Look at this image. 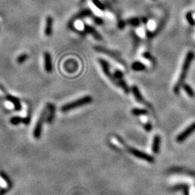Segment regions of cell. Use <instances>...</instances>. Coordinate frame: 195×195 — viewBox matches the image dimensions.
Returning <instances> with one entry per match:
<instances>
[{
  "mask_svg": "<svg viewBox=\"0 0 195 195\" xmlns=\"http://www.w3.org/2000/svg\"><path fill=\"white\" fill-rule=\"evenodd\" d=\"M194 58V53L193 51H190L186 53L185 59L182 64V67L181 70V74H180L179 78L178 79L174 87H173V93L175 94H179L180 92V89L182 87V85L184 83V81L186 80V76H187L188 71L189 70L191 64Z\"/></svg>",
  "mask_w": 195,
  "mask_h": 195,
  "instance_id": "cell-1",
  "label": "cell"
},
{
  "mask_svg": "<svg viewBox=\"0 0 195 195\" xmlns=\"http://www.w3.org/2000/svg\"><path fill=\"white\" fill-rule=\"evenodd\" d=\"M93 101V98L90 95H86L84 97L79 98V99L74 100V101L68 103L64 106H62L61 108V111L62 112H67L69 111H72L73 109L78 108L79 107L85 106V105L89 104Z\"/></svg>",
  "mask_w": 195,
  "mask_h": 195,
  "instance_id": "cell-2",
  "label": "cell"
},
{
  "mask_svg": "<svg viewBox=\"0 0 195 195\" xmlns=\"http://www.w3.org/2000/svg\"><path fill=\"white\" fill-rule=\"evenodd\" d=\"M47 113H48V107H47V106H46L44 110L42 111L41 113H40V117L39 118H38L37 122H36V126L34 127L33 134V138L35 139H39L40 138V136H41L44 123L45 122V121H46Z\"/></svg>",
  "mask_w": 195,
  "mask_h": 195,
  "instance_id": "cell-3",
  "label": "cell"
},
{
  "mask_svg": "<svg viewBox=\"0 0 195 195\" xmlns=\"http://www.w3.org/2000/svg\"><path fill=\"white\" fill-rule=\"evenodd\" d=\"M128 152L131 155H134V157L139 158V159L145 160V161L148 162V163H153L155 161V159L153 156L150 155H148V154L144 153V152L139 150H137L134 147H128L127 148Z\"/></svg>",
  "mask_w": 195,
  "mask_h": 195,
  "instance_id": "cell-4",
  "label": "cell"
},
{
  "mask_svg": "<svg viewBox=\"0 0 195 195\" xmlns=\"http://www.w3.org/2000/svg\"><path fill=\"white\" fill-rule=\"evenodd\" d=\"M95 51H98V52L106 53V54H108V56L111 57V58H113V59H115L116 61L119 62V63L122 64L123 65L125 66V62H124V60L121 59V57H120V55L118 54L117 52H115V51H111V50H109V49H107L106 48H104V47H100V46H95Z\"/></svg>",
  "mask_w": 195,
  "mask_h": 195,
  "instance_id": "cell-5",
  "label": "cell"
},
{
  "mask_svg": "<svg viewBox=\"0 0 195 195\" xmlns=\"http://www.w3.org/2000/svg\"><path fill=\"white\" fill-rule=\"evenodd\" d=\"M195 132V122L192 123L191 125L188 126L187 128L185 129L181 133H180L176 138V142L179 143L183 142L184 140H186L191 134L194 133Z\"/></svg>",
  "mask_w": 195,
  "mask_h": 195,
  "instance_id": "cell-6",
  "label": "cell"
},
{
  "mask_svg": "<svg viewBox=\"0 0 195 195\" xmlns=\"http://www.w3.org/2000/svg\"><path fill=\"white\" fill-rule=\"evenodd\" d=\"M170 173H178V174H186L192 177H195V171L186 169L182 167H173L168 170Z\"/></svg>",
  "mask_w": 195,
  "mask_h": 195,
  "instance_id": "cell-7",
  "label": "cell"
},
{
  "mask_svg": "<svg viewBox=\"0 0 195 195\" xmlns=\"http://www.w3.org/2000/svg\"><path fill=\"white\" fill-rule=\"evenodd\" d=\"M44 69L45 71L48 73L52 72L53 70V64L52 59H51V56L50 53L48 51H46L44 54Z\"/></svg>",
  "mask_w": 195,
  "mask_h": 195,
  "instance_id": "cell-8",
  "label": "cell"
},
{
  "mask_svg": "<svg viewBox=\"0 0 195 195\" xmlns=\"http://www.w3.org/2000/svg\"><path fill=\"white\" fill-rule=\"evenodd\" d=\"M98 61H99V63L100 64V66H101V68L103 70V72H104V73L106 74V75L108 77V78L113 82V74H111V72H110V67H109V64L108 63V62H107V61H106V60H104L103 59H98Z\"/></svg>",
  "mask_w": 195,
  "mask_h": 195,
  "instance_id": "cell-9",
  "label": "cell"
},
{
  "mask_svg": "<svg viewBox=\"0 0 195 195\" xmlns=\"http://www.w3.org/2000/svg\"><path fill=\"white\" fill-rule=\"evenodd\" d=\"M53 19L52 17L48 16L46 19V26L44 29V34L46 36H50L53 33Z\"/></svg>",
  "mask_w": 195,
  "mask_h": 195,
  "instance_id": "cell-10",
  "label": "cell"
},
{
  "mask_svg": "<svg viewBox=\"0 0 195 195\" xmlns=\"http://www.w3.org/2000/svg\"><path fill=\"white\" fill-rule=\"evenodd\" d=\"M84 32L85 33L91 34L95 38L96 40H102V36L98 32L96 31L95 28H94L93 27H91V25H84Z\"/></svg>",
  "mask_w": 195,
  "mask_h": 195,
  "instance_id": "cell-11",
  "label": "cell"
},
{
  "mask_svg": "<svg viewBox=\"0 0 195 195\" xmlns=\"http://www.w3.org/2000/svg\"><path fill=\"white\" fill-rule=\"evenodd\" d=\"M131 90H132V93H133V95L134 96V98H135V99L137 100V101H138V103H140V104L148 105L147 104L146 100H145L144 99V98L142 97V94H141L140 91V89H139L136 85H133V86L132 87Z\"/></svg>",
  "mask_w": 195,
  "mask_h": 195,
  "instance_id": "cell-12",
  "label": "cell"
},
{
  "mask_svg": "<svg viewBox=\"0 0 195 195\" xmlns=\"http://www.w3.org/2000/svg\"><path fill=\"white\" fill-rule=\"evenodd\" d=\"M48 107V113H47L46 122L48 124H51L53 121L55 117L56 107L53 104H48L46 105Z\"/></svg>",
  "mask_w": 195,
  "mask_h": 195,
  "instance_id": "cell-13",
  "label": "cell"
},
{
  "mask_svg": "<svg viewBox=\"0 0 195 195\" xmlns=\"http://www.w3.org/2000/svg\"><path fill=\"white\" fill-rule=\"evenodd\" d=\"M6 98L9 100L10 103H12L14 106V108L15 111H20L21 110V104L20 100L18 99V98L15 97L13 95H9V94H7L6 95Z\"/></svg>",
  "mask_w": 195,
  "mask_h": 195,
  "instance_id": "cell-14",
  "label": "cell"
},
{
  "mask_svg": "<svg viewBox=\"0 0 195 195\" xmlns=\"http://www.w3.org/2000/svg\"><path fill=\"white\" fill-rule=\"evenodd\" d=\"M173 191H182L184 195H189V186L186 184H179L173 186L172 189Z\"/></svg>",
  "mask_w": 195,
  "mask_h": 195,
  "instance_id": "cell-15",
  "label": "cell"
},
{
  "mask_svg": "<svg viewBox=\"0 0 195 195\" xmlns=\"http://www.w3.org/2000/svg\"><path fill=\"white\" fill-rule=\"evenodd\" d=\"M10 123H11L12 125H18L21 122L24 123L25 124H28L31 121V119H30L29 117H27L25 118H22L20 117H12L11 119H10Z\"/></svg>",
  "mask_w": 195,
  "mask_h": 195,
  "instance_id": "cell-16",
  "label": "cell"
},
{
  "mask_svg": "<svg viewBox=\"0 0 195 195\" xmlns=\"http://www.w3.org/2000/svg\"><path fill=\"white\" fill-rule=\"evenodd\" d=\"M92 16H93V14H92V12L91 10H89V9L83 10L74 17L73 19L72 20V22H74V20H78V19H82V18H87V17H92Z\"/></svg>",
  "mask_w": 195,
  "mask_h": 195,
  "instance_id": "cell-17",
  "label": "cell"
},
{
  "mask_svg": "<svg viewBox=\"0 0 195 195\" xmlns=\"http://www.w3.org/2000/svg\"><path fill=\"white\" fill-rule=\"evenodd\" d=\"M160 137L158 134H155L154 137L153 145H152V150L153 153L158 154L160 150Z\"/></svg>",
  "mask_w": 195,
  "mask_h": 195,
  "instance_id": "cell-18",
  "label": "cell"
},
{
  "mask_svg": "<svg viewBox=\"0 0 195 195\" xmlns=\"http://www.w3.org/2000/svg\"><path fill=\"white\" fill-rule=\"evenodd\" d=\"M131 67L132 69L135 72H142L145 71V70H146V66H145L143 63H142V62L138 61H134L133 63L132 64Z\"/></svg>",
  "mask_w": 195,
  "mask_h": 195,
  "instance_id": "cell-19",
  "label": "cell"
},
{
  "mask_svg": "<svg viewBox=\"0 0 195 195\" xmlns=\"http://www.w3.org/2000/svg\"><path fill=\"white\" fill-rule=\"evenodd\" d=\"M117 85L120 87H121L125 93H126V94L129 93V92H130L129 87L127 84H126V82L123 80V79H121V80H117Z\"/></svg>",
  "mask_w": 195,
  "mask_h": 195,
  "instance_id": "cell-20",
  "label": "cell"
},
{
  "mask_svg": "<svg viewBox=\"0 0 195 195\" xmlns=\"http://www.w3.org/2000/svg\"><path fill=\"white\" fill-rule=\"evenodd\" d=\"M132 114L136 117L138 116H142V115H147L148 114V111L146 109H142V108H133L132 110Z\"/></svg>",
  "mask_w": 195,
  "mask_h": 195,
  "instance_id": "cell-21",
  "label": "cell"
},
{
  "mask_svg": "<svg viewBox=\"0 0 195 195\" xmlns=\"http://www.w3.org/2000/svg\"><path fill=\"white\" fill-rule=\"evenodd\" d=\"M183 89L184 90V91L186 92V94L189 96L190 98H194V92L193 91V89L192 88V87L189 86L188 84H186V83H184L182 85V87Z\"/></svg>",
  "mask_w": 195,
  "mask_h": 195,
  "instance_id": "cell-22",
  "label": "cell"
},
{
  "mask_svg": "<svg viewBox=\"0 0 195 195\" xmlns=\"http://www.w3.org/2000/svg\"><path fill=\"white\" fill-rule=\"evenodd\" d=\"M126 24H129L132 26L134 27H138L139 25H140L141 23V20L138 18H129L126 21Z\"/></svg>",
  "mask_w": 195,
  "mask_h": 195,
  "instance_id": "cell-23",
  "label": "cell"
},
{
  "mask_svg": "<svg viewBox=\"0 0 195 195\" xmlns=\"http://www.w3.org/2000/svg\"><path fill=\"white\" fill-rule=\"evenodd\" d=\"M113 83H114L115 85H117V80H121V79H123L124 73L121 71H120V70H117L114 72V73H113Z\"/></svg>",
  "mask_w": 195,
  "mask_h": 195,
  "instance_id": "cell-24",
  "label": "cell"
},
{
  "mask_svg": "<svg viewBox=\"0 0 195 195\" xmlns=\"http://www.w3.org/2000/svg\"><path fill=\"white\" fill-rule=\"evenodd\" d=\"M186 20H187L188 23L191 25V26H194L195 20H194V18H193L192 12H188L186 14Z\"/></svg>",
  "mask_w": 195,
  "mask_h": 195,
  "instance_id": "cell-25",
  "label": "cell"
},
{
  "mask_svg": "<svg viewBox=\"0 0 195 195\" xmlns=\"http://www.w3.org/2000/svg\"><path fill=\"white\" fill-rule=\"evenodd\" d=\"M28 55L27 53H22L17 58V62L20 64H23L28 59Z\"/></svg>",
  "mask_w": 195,
  "mask_h": 195,
  "instance_id": "cell-26",
  "label": "cell"
},
{
  "mask_svg": "<svg viewBox=\"0 0 195 195\" xmlns=\"http://www.w3.org/2000/svg\"><path fill=\"white\" fill-rule=\"evenodd\" d=\"M93 2V5L95 6L98 9H99L100 10H105V6L104 4H103L100 0H92Z\"/></svg>",
  "mask_w": 195,
  "mask_h": 195,
  "instance_id": "cell-27",
  "label": "cell"
},
{
  "mask_svg": "<svg viewBox=\"0 0 195 195\" xmlns=\"http://www.w3.org/2000/svg\"><path fill=\"white\" fill-rule=\"evenodd\" d=\"M143 57L144 58H145V59H147V60H149L150 61H151V62H153V63H155V59H154V58H153V56H152V54L150 53H149V52H145L144 53H143Z\"/></svg>",
  "mask_w": 195,
  "mask_h": 195,
  "instance_id": "cell-28",
  "label": "cell"
},
{
  "mask_svg": "<svg viewBox=\"0 0 195 195\" xmlns=\"http://www.w3.org/2000/svg\"><path fill=\"white\" fill-rule=\"evenodd\" d=\"M12 187V185H7V187L2 189L0 190V195H5L6 193L8 192L10 189H11Z\"/></svg>",
  "mask_w": 195,
  "mask_h": 195,
  "instance_id": "cell-29",
  "label": "cell"
},
{
  "mask_svg": "<svg viewBox=\"0 0 195 195\" xmlns=\"http://www.w3.org/2000/svg\"><path fill=\"white\" fill-rule=\"evenodd\" d=\"M93 18V20L97 25H103L104 24V20H102L101 18H99V17H95V16H92Z\"/></svg>",
  "mask_w": 195,
  "mask_h": 195,
  "instance_id": "cell-30",
  "label": "cell"
},
{
  "mask_svg": "<svg viewBox=\"0 0 195 195\" xmlns=\"http://www.w3.org/2000/svg\"><path fill=\"white\" fill-rule=\"evenodd\" d=\"M144 128L147 132H151L152 129H153V126H152V124L150 123H147L146 124H145Z\"/></svg>",
  "mask_w": 195,
  "mask_h": 195,
  "instance_id": "cell-31",
  "label": "cell"
},
{
  "mask_svg": "<svg viewBox=\"0 0 195 195\" xmlns=\"http://www.w3.org/2000/svg\"><path fill=\"white\" fill-rule=\"evenodd\" d=\"M125 25H126V22H124V21L123 20H119V23H118V26H119L120 29L124 28Z\"/></svg>",
  "mask_w": 195,
  "mask_h": 195,
  "instance_id": "cell-32",
  "label": "cell"
},
{
  "mask_svg": "<svg viewBox=\"0 0 195 195\" xmlns=\"http://www.w3.org/2000/svg\"><path fill=\"white\" fill-rule=\"evenodd\" d=\"M141 21H142L143 23H145V24H147V19L146 18H143L142 20H141Z\"/></svg>",
  "mask_w": 195,
  "mask_h": 195,
  "instance_id": "cell-33",
  "label": "cell"
}]
</instances>
